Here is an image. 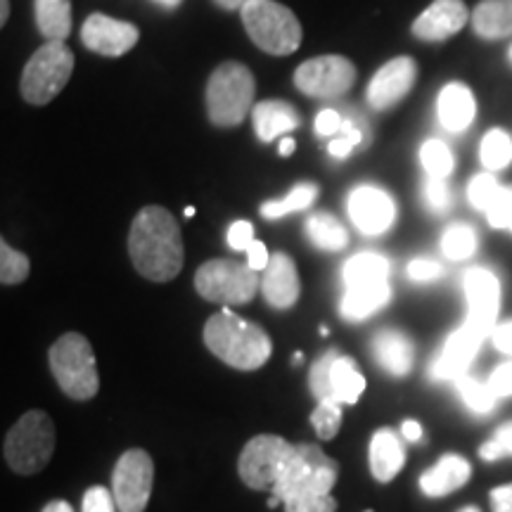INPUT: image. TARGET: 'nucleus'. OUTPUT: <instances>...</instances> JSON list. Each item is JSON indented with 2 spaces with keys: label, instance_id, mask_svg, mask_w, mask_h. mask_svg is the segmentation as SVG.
Masks as SVG:
<instances>
[{
  "label": "nucleus",
  "instance_id": "48",
  "mask_svg": "<svg viewBox=\"0 0 512 512\" xmlns=\"http://www.w3.org/2000/svg\"><path fill=\"white\" fill-rule=\"evenodd\" d=\"M247 264H249V268H254L256 273L266 271L268 264H271V256H268V249H266L264 242L254 240L252 245H249V249H247Z\"/></svg>",
  "mask_w": 512,
  "mask_h": 512
},
{
  "label": "nucleus",
  "instance_id": "12",
  "mask_svg": "<svg viewBox=\"0 0 512 512\" xmlns=\"http://www.w3.org/2000/svg\"><path fill=\"white\" fill-rule=\"evenodd\" d=\"M356 83V67L342 55H320L299 64L294 86L309 98H337Z\"/></svg>",
  "mask_w": 512,
  "mask_h": 512
},
{
  "label": "nucleus",
  "instance_id": "26",
  "mask_svg": "<svg viewBox=\"0 0 512 512\" xmlns=\"http://www.w3.org/2000/svg\"><path fill=\"white\" fill-rule=\"evenodd\" d=\"M389 299H392V287H389V283L347 287L342 299V316L349 320H363L380 311Z\"/></svg>",
  "mask_w": 512,
  "mask_h": 512
},
{
  "label": "nucleus",
  "instance_id": "42",
  "mask_svg": "<svg viewBox=\"0 0 512 512\" xmlns=\"http://www.w3.org/2000/svg\"><path fill=\"white\" fill-rule=\"evenodd\" d=\"M425 202H427V207H430L432 211H437V214L448 209V204H451V190H448L446 178H427Z\"/></svg>",
  "mask_w": 512,
  "mask_h": 512
},
{
  "label": "nucleus",
  "instance_id": "33",
  "mask_svg": "<svg viewBox=\"0 0 512 512\" xmlns=\"http://www.w3.org/2000/svg\"><path fill=\"white\" fill-rule=\"evenodd\" d=\"M479 157H482V164L489 171L505 169L512 162V140L508 133L501 131V128H494V131L486 133Z\"/></svg>",
  "mask_w": 512,
  "mask_h": 512
},
{
  "label": "nucleus",
  "instance_id": "3",
  "mask_svg": "<svg viewBox=\"0 0 512 512\" xmlns=\"http://www.w3.org/2000/svg\"><path fill=\"white\" fill-rule=\"evenodd\" d=\"M339 465L316 444H294L287 467L268 498V508L309 494H332Z\"/></svg>",
  "mask_w": 512,
  "mask_h": 512
},
{
  "label": "nucleus",
  "instance_id": "10",
  "mask_svg": "<svg viewBox=\"0 0 512 512\" xmlns=\"http://www.w3.org/2000/svg\"><path fill=\"white\" fill-rule=\"evenodd\" d=\"M294 444L278 437V434H259L252 437L242 448L238 460V475L249 489L271 491L283 477L287 460L292 456Z\"/></svg>",
  "mask_w": 512,
  "mask_h": 512
},
{
  "label": "nucleus",
  "instance_id": "7",
  "mask_svg": "<svg viewBox=\"0 0 512 512\" xmlns=\"http://www.w3.org/2000/svg\"><path fill=\"white\" fill-rule=\"evenodd\" d=\"M240 15L252 43L264 53L285 57L302 46V24L285 5L275 0H252Z\"/></svg>",
  "mask_w": 512,
  "mask_h": 512
},
{
  "label": "nucleus",
  "instance_id": "11",
  "mask_svg": "<svg viewBox=\"0 0 512 512\" xmlns=\"http://www.w3.org/2000/svg\"><path fill=\"white\" fill-rule=\"evenodd\" d=\"M155 484V463L143 448H131L112 472V494L119 512H145Z\"/></svg>",
  "mask_w": 512,
  "mask_h": 512
},
{
  "label": "nucleus",
  "instance_id": "13",
  "mask_svg": "<svg viewBox=\"0 0 512 512\" xmlns=\"http://www.w3.org/2000/svg\"><path fill=\"white\" fill-rule=\"evenodd\" d=\"M467 297V325L491 337L496 328L498 309H501V283L486 268H470L463 278Z\"/></svg>",
  "mask_w": 512,
  "mask_h": 512
},
{
  "label": "nucleus",
  "instance_id": "20",
  "mask_svg": "<svg viewBox=\"0 0 512 512\" xmlns=\"http://www.w3.org/2000/svg\"><path fill=\"white\" fill-rule=\"evenodd\" d=\"M472 477V465L467 463L458 453H446L439 458V463L422 472L420 489L422 494L430 498H441L453 494V491L463 489Z\"/></svg>",
  "mask_w": 512,
  "mask_h": 512
},
{
  "label": "nucleus",
  "instance_id": "18",
  "mask_svg": "<svg viewBox=\"0 0 512 512\" xmlns=\"http://www.w3.org/2000/svg\"><path fill=\"white\" fill-rule=\"evenodd\" d=\"M467 19H472L463 0H434L422 15L413 22V36L420 41H446L465 29Z\"/></svg>",
  "mask_w": 512,
  "mask_h": 512
},
{
  "label": "nucleus",
  "instance_id": "37",
  "mask_svg": "<svg viewBox=\"0 0 512 512\" xmlns=\"http://www.w3.org/2000/svg\"><path fill=\"white\" fill-rule=\"evenodd\" d=\"M31 264L29 256H24L17 249H12L8 242H0V283L3 285H19L29 278Z\"/></svg>",
  "mask_w": 512,
  "mask_h": 512
},
{
  "label": "nucleus",
  "instance_id": "43",
  "mask_svg": "<svg viewBox=\"0 0 512 512\" xmlns=\"http://www.w3.org/2000/svg\"><path fill=\"white\" fill-rule=\"evenodd\" d=\"M117 501L105 486H91L83 496V512H117Z\"/></svg>",
  "mask_w": 512,
  "mask_h": 512
},
{
  "label": "nucleus",
  "instance_id": "63",
  "mask_svg": "<svg viewBox=\"0 0 512 512\" xmlns=\"http://www.w3.org/2000/svg\"><path fill=\"white\" fill-rule=\"evenodd\" d=\"M510 57H512V48H510Z\"/></svg>",
  "mask_w": 512,
  "mask_h": 512
},
{
  "label": "nucleus",
  "instance_id": "52",
  "mask_svg": "<svg viewBox=\"0 0 512 512\" xmlns=\"http://www.w3.org/2000/svg\"><path fill=\"white\" fill-rule=\"evenodd\" d=\"M494 439L503 446L505 456H512V420L498 427L496 434H494Z\"/></svg>",
  "mask_w": 512,
  "mask_h": 512
},
{
  "label": "nucleus",
  "instance_id": "14",
  "mask_svg": "<svg viewBox=\"0 0 512 512\" xmlns=\"http://www.w3.org/2000/svg\"><path fill=\"white\" fill-rule=\"evenodd\" d=\"M418 79V64L411 57L401 55L389 60L384 67L377 69L373 81L368 83V105L377 112L392 110L394 105L413 91Z\"/></svg>",
  "mask_w": 512,
  "mask_h": 512
},
{
  "label": "nucleus",
  "instance_id": "21",
  "mask_svg": "<svg viewBox=\"0 0 512 512\" xmlns=\"http://www.w3.org/2000/svg\"><path fill=\"white\" fill-rule=\"evenodd\" d=\"M437 112L441 126H444L446 131H465V128L475 121L477 114L475 95H472V91L465 83H448V86L441 88L439 93Z\"/></svg>",
  "mask_w": 512,
  "mask_h": 512
},
{
  "label": "nucleus",
  "instance_id": "19",
  "mask_svg": "<svg viewBox=\"0 0 512 512\" xmlns=\"http://www.w3.org/2000/svg\"><path fill=\"white\" fill-rule=\"evenodd\" d=\"M299 292H302V285H299L297 264L285 252L271 256V264L261 278V294L266 302L273 309H292L297 304Z\"/></svg>",
  "mask_w": 512,
  "mask_h": 512
},
{
  "label": "nucleus",
  "instance_id": "56",
  "mask_svg": "<svg viewBox=\"0 0 512 512\" xmlns=\"http://www.w3.org/2000/svg\"><path fill=\"white\" fill-rule=\"evenodd\" d=\"M216 5H221L223 10H242L247 3H252V0H214Z\"/></svg>",
  "mask_w": 512,
  "mask_h": 512
},
{
  "label": "nucleus",
  "instance_id": "15",
  "mask_svg": "<svg viewBox=\"0 0 512 512\" xmlns=\"http://www.w3.org/2000/svg\"><path fill=\"white\" fill-rule=\"evenodd\" d=\"M140 31L136 24L121 22L110 15L95 12L83 22L81 29V43L93 53L105 57H119L126 55L128 50L138 43Z\"/></svg>",
  "mask_w": 512,
  "mask_h": 512
},
{
  "label": "nucleus",
  "instance_id": "39",
  "mask_svg": "<svg viewBox=\"0 0 512 512\" xmlns=\"http://www.w3.org/2000/svg\"><path fill=\"white\" fill-rule=\"evenodd\" d=\"M337 351H325L323 356L313 363L311 368V392L318 396V401L330 399V368L335 363Z\"/></svg>",
  "mask_w": 512,
  "mask_h": 512
},
{
  "label": "nucleus",
  "instance_id": "5",
  "mask_svg": "<svg viewBox=\"0 0 512 512\" xmlns=\"http://www.w3.org/2000/svg\"><path fill=\"white\" fill-rule=\"evenodd\" d=\"M48 363L57 384L69 399L88 401L98 394L100 375L91 342L79 332L62 335L48 351Z\"/></svg>",
  "mask_w": 512,
  "mask_h": 512
},
{
  "label": "nucleus",
  "instance_id": "50",
  "mask_svg": "<svg viewBox=\"0 0 512 512\" xmlns=\"http://www.w3.org/2000/svg\"><path fill=\"white\" fill-rule=\"evenodd\" d=\"M489 498H491V510L494 512H512V484L496 486Z\"/></svg>",
  "mask_w": 512,
  "mask_h": 512
},
{
  "label": "nucleus",
  "instance_id": "64",
  "mask_svg": "<svg viewBox=\"0 0 512 512\" xmlns=\"http://www.w3.org/2000/svg\"><path fill=\"white\" fill-rule=\"evenodd\" d=\"M366 512H373V510H366Z\"/></svg>",
  "mask_w": 512,
  "mask_h": 512
},
{
  "label": "nucleus",
  "instance_id": "1",
  "mask_svg": "<svg viewBox=\"0 0 512 512\" xmlns=\"http://www.w3.org/2000/svg\"><path fill=\"white\" fill-rule=\"evenodd\" d=\"M128 254L133 266L152 283H169L183 268V235L169 209L143 207L131 223Z\"/></svg>",
  "mask_w": 512,
  "mask_h": 512
},
{
  "label": "nucleus",
  "instance_id": "17",
  "mask_svg": "<svg viewBox=\"0 0 512 512\" xmlns=\"http://www.w3.org/2000/svg\"><path fill=\"white\" fill-rule=\"evenodd\" d=\"M484 335L479 330L472 328V325H463V328H458L453 332L451 337L446 339L444 349L439 351L437 361H434L432 366V377L437 382H446V380H453L456 382L458 377L467 375V368L472 366V361H475L479 347H482L484 342Z\"/></svg>",
  "mask_w": 512,
  "mask_h": 512
},
{
  "label": "nucleus",
  "instance_id": "40",
  "mask_svg": "<svg viewBox=\"0 0 512 512\" xmlns=\"http://www.w3.org/2000/svg\"><path fill=\"white\" fill-rule=\"evenodd\" d=\"M285 512H337V501L332 494H309L285 501Z\"/></svg>",
  "mask_w": 512,
  "mask_h": 512
},
{
  "label": "nucleus",
  "instance_id": "4",
  "mask_svg": "<svg viewBox=\"0 0 512 512\" xmlns=\"http://www.w3.org/2000/svg\"><path fill=\"white\" fill-rule=\"evenodd\" d=\"M254 93L256 81L245 64L240 62H223L209 76L207 93V114L211 124L230 128L240 126L249 112L254 110Z\"/></svg>",
  "mask_w": 512,
  "mask_h": 512
},
{
  "label": "nucleus",
  "instance_id": "27",
  "mask_svg": "<svg viewBox=\"0 0 512 512\" xmlns=\"http://www.w3.org/2000/svg\"><path fill=\"white\" fill-rule=\"evenodd\" d=\"M366 389V377L361 375L356 361L349 356H337L330 368V399L342 406H354Z\"/></svg>",
  "mask_w": 512,
  "mask_h": 512
},
{
  "label": "nucleus",
  "instance_id": "47",
  "mask_svg": "<svg viewBox=\"0 0 512 512\" xmlns=\"http://www.w3.org/2000/svg\"><path fill=\"white\" fill-rule=\"evenodd\" d=\"M342 124H344V119L339 117V114L335 112V110H323L316 117V131H318V136H325V138H332V136H337L339 131H342Z\"/></svg>",
  "mask_w": 512,
  "mask_h": 512
},
{
  "label": "nucleus",
  "instance_id": "53",
  "mask_svg": "<svg viewBox=\"0 0 512 512\" xmlns=\"http://www.w3.org/2000/svg\"><path fill=\"white\" fill-rule=\"evenodd\" d=\"M479 456H482V460H489V463H494V460L505 456V451L496 439H491V441H486L482 448H479Z\"/></svg>",
  "mask_w": 512,
  "mask_h": 512
},
{
  "label": "nucleus",
  "instance_id": "23",
  "mask_svg": "<svg viewBox=\"0 0 512 512\" xmlns=\"http://www.w3.org/2000/svg\"><path fill=\"white\" fill-rule=\"evenodd\" d=\"M254 131L264 143H271L287 131H294L299 126L297 107L285 100H264L252 110Z\"/></svg>",
  "mask_w": 512,
  "mask_h": 512
},
{
  "label": "nucleus",
  "instance_id": "29",
  "mask_svg": "<svg viewBox=\"0 0 512 512\" xmlns=\"http://www.w3.org/2000/svg\"><path fill=\"white\" fill-rule=\"evenodd\" d=\"M389 273H392L389 259L375 252H363L347 261V266H344V283H347V287L380 285L389 283Z\"/></svg>",
  "mask_w": 512,
  "mask_h": 512
},
{
  "label": "nucleus",
  "instance_id": "25",
  "mask_svg": "<svg viewBox=\"0 0 512 512\" xmlns=\"http://www.w3.org/2000/svg\"><path fill=\"white\" fill-rule=\"evenodd\" d=\"M472 29L484 41L512 36V0H482L472 12Z\"/></svg>",
  "mask_w": 512,
  "mask_h": 512
},
{
  "label": "nucleus",
  "instance_id": "8",
  "mask_svg": "<svg viewBox=\"0 0 512 512\" xmlns=\"http://www.w3.org/2000/svg\"><path fill=\"white\" fill-rule=\"evenodd\" d=\"M74 72V53L62 41H46L31 55L22 74V98L29 105H48L62 88L67 86Z\"/></svg>",
  "mask_w": 512,
  "mask_h": 512
},
{
  "label": "nucleus",
  "instance_id": "36",
  "mask_svg": "<svg viewBox=\"0 0 512 512\" xmlns=\"http://www.w3.org/2000/svg\"><path fill=\"white\" fill-rule=\"evenodd\" d=\"M311 425L320 439H335L339 434V427H342V403L335 399L318 401L316 411L311 413Z\"/></svg>",
  "mask_w": 512,
  "mask_h": 512
},
{
  "label": "nucleus",
  "instance_id": "6",
  "mask_svg": "<svg viewBox=\"0 0 512 512\" xmlns=\"http://www.w3.org/2000/svg\"><path fill=\"white\" fill-rule=\"evenodd\" d=\"M55 451V425L48 413L29 411L10 427L3 453L17 475H38L46 470Z\"/></svg>",
  "mask_w": 512,
  "mask_h": 512
},
{
  "label": "nucleus",
  "instance_id": "31",
  "mask_svg": "<svg viewBox=\"0 0 512 512\" xmlns=\"http://www.w3.org/2000/svg\"><path fill=\"white\" fill-rule=\"evenodd\" d=\"M318 197V185L316 183H302L297 188H292L283 200H271L261 204V216L264 219H283V216L292 214V211H302L311 207L313 200Z\"/></svg>",
  "mask_w": 512,
  "mask_h": 512
},
{
  "label": "nucleus",
  "instance_id": "41",
  "mask_svg": "<svg viewBox=\"0 0 512 512\" xmlns=\"http://www.w3.org/2000/svg\"><path fill=\"white\" fill-rule=\"evenodd\" d=\"M486 219H489V223L494 228H498V230L508 228L512 233V185H508V188H501L494 204H491L489 211H486Z\"/></svg>",
  "mask_w": 512,
  "mask_h": 512
},
{
  "label": "nucleus",
  "instance_id": "45",
  "mask_svg": "<svg viewBox=\"0 0 512 512\" xmlns=\"http://www.w3.org/2000/svg\"><path fill=\"white\" fill-rule=\"evenodd\" d=\"M254 242V228L249 221H235L228 230V245L235 252H247L249 245Z\"/></svg>",
  "mask_w": 512,
  "mask_h": 512
},
{
  "label": "nucleus",
  "instance_id": "24",
  "mask_svg": "<svg viewBox=\"0 0 512 512\" xmlns=\"http://www.w3.org/2000/svg\"><path fill=\"white\" fill-rule=\"evenodd\" d=\"M406 465V451H403L401 439L392 430H377L370 439V472L377 482L387 484L399 475L401 467Z\"/></svg>",
  "mask_w": 512,
  "mask_h": 512
},
{
  "label": "nucleus",
  "instance_id": "62",
  "mask_svg": "<svg viewBox=\"0 0 512 512\" xmlns=\"http://www.w3.org/2000/svg\"><path fill=\"white\" fill-rule=\"evenodd\" d=\"M458 512H479V508H475V505H467V508L458 510Z\"/></svg>",
  "mask_w": 512,
  "mask_h": 512
},
{
  "label": "nucleus",
  "instance_id": "16",
  "mask_svg": "<svg viewBox=\"0 0 512 512\" xmlns=\"http://www.w3.org/2000/svg\"><path fill=\"white\" fill-rule=\"evenodd\" d=\"M349 216L363 235H382L392 228L396 207L387 192L375 185H361L349 195Z\"/></svg>",
  "mask_w": 512,
  "mask_h": 512
},
{
  "label": "nucleus",
  "instance_id": "46",
  "mask_svg": "<svg viewBox=\"0 0 512 512\" xmlns=\"http://www.w3.org/2000/svg\"><path fill=\"white\" fill-rule=\"evenodd\" d=\"M489 387L498 399H503V396H512V361L503 363V366H498L494 373H491Z\"/></svg>",
  "mask_w": 512,
  "mask_h": 512
},
{
  "label": "nucleus",
  "instance_id": "22",
  "mask_svg": "<svg viewBox=\"0 0 512 512\" xmlns=\"http://www.w3.org/2000/svg\"><path fill=\"white\" fill-rule=\"evenodd\" d=\"M373 354L377 363L394 377H406L413 370V342L399 330H380L373 337Z\"/></svg>",
  "mask_w": 512,
  "mask_h": 512
},
{
  "label": "nucleus",
  "instance_id": "51",
  "mask_svg": "<svg viewBox=\"0 0 512 512\" xmlns=\"http://www.w3.org/2000/svg\"><path fill=\"white\" fill-rule=\"evenodd\" d=\"M351 150H354V143H349L347 138H332L328 145V152L337 159H347L351 155Z\"/></svg>",
  "mask_w": 512,
  "mask_h": 512
},
{
  "label": "nucleus",
  "instance_id": "2",
  "mask_svg": "<svg viewBox=\"0 0 512 512\" xmlns=\"http://www.w3.org/2000/svg\"><path fill=\"white\" fill-rule=\"evenodd\" d=\"M204 344L219 361L238 370H259L271 358L273 344L264 328L235 316L230 309L214 313L204 325Z\"/></svg>",
  "mask_w": 512,
  "mask_h": 512
},
{
  "label": "nucleus",
  "instance_id": "61",
  "mask_svg": "<svg viewBox=\"0 0 512 512\" xmlns=\"http://www.w3.org/2000/svg\"><path fill=\"white\" fill-rule=\"evenodd\" d=\"M185 216L192 219V216H195V207H185Z\"/></svg>",
  "mask_w": 512,
  "mask_h": 512
},
{
  "label": "nucleus",
  "instance_id": "9",
  "mask_svg": "<svg viewBox=\"0 0 512 512\" xmlns=\"http://www.w3.org/2000/svg\"><path fill=\"white\" fill-rule=\"evenodd\" d=\"M261 287L259 275L249 264L230 259H211L195 273V290L214 304H249Z\"/></svg>",
  "mask_w": 512,
  "mask_h": 512
},
{
  "label": "nucleus",
  "instance_id": "59",
  "mask_svg": "<svg viewBox=\"0 0 512 512\" xmlns=\"http://www.w3.org/2000/svg\"><path fill=\"white\" fill-rule=\"evenodd\" d=\"M10 17V0H0V24L8 22Z\"/></svg>",
  "mask_w": 512,
  "mask_h": 512
},
{
  "label": "nucleus",
  "instance_id": "35",
  "mask_svg": "<svg viewBox=\"0 0 512 512\" xmlns=\"http://www.w3.org/2000/svg\"><path fill=\"white\" fill-rule=\"evenodd\" d=\"M420 162L425 166L427 178H448L453 174V155L446 143L432 138L420 147Z\"/></svg>",
  "mask_w": 512,
  "mask_h": 512
},
{
  "label": "nucleus",
  "instance_id": "49",
  "mask_svg": "<svg viewBox=\"0 0 512 512\" xmlns=\"http://www.w3.org/2000/svg\"><path fill=\"white\" fill-rule=\"evenodd\" d=\"M491 339H494V347L501 351V354L512 358V320H508V323H498L494 332H491Z\"/></svg>",
  "mask_w": 512,
  "mask_h": 512
},
{
  "label": "nucleus",
  "instance_id": "55",
  "mask_svg": "<svg viewBox=\"0 0 512 512\" xmlns=\"http://www.w3.org/2000/svg\"><path fill=\"white\" fill-rule=\"evenodd\" d=\"M339 133H342V138H347L349 143H354V147H356L358 143H361V138H363V133L358 131V126H356V124H351L349 119H344L342 131H339Z\"/></svg>",
  "mask_w": 512,
  "mask_h": 512
},
{
  "label": "nucleus",
  "instance_id": "38",
  "mask_svg": "<svg viewBox=\"0 0 512 512\" xmlns=\"http://www.w3.org/2000/svg\"><path fill=\"white\" fill-rule=\"evenodd\" d=\"M498 192H501V185H498L496 176L491 174H479L470 181V185H467V200H470V204L479 211H489L491 204H494V200L498 197Z\"/></svg>",
  "mask_w": 512,
  "mask_h": 512
},
{
  "label": "nucleus",
  "instance_id": "28",
  "mask_svg": "<svg viewBox=\"0 0 512 512\" xmlns=\"http://www.w3.org/2000/svg\"><path fill=\"white\" fill-rule=\"evenodd\" d=\"M36 27L46 41H67L72 34V0H34Z\"/></svg>",
  "mask_w": 512,
  "mask_h": 512
},
{
  "label": "nucleus",
  "instance_id": "32",
  "mask_svg": "<svg viewBox=\"0 0 512 512\" xmlns=\"http://www.w3.org/2000/svg\"><path fill=\"white\" fill-rule=\"evenodd\" d=\"M441 252L451 261H465L477 252V235L475 230L465 223H453L441 238Z\"/></svg>",
  "mask_w": 512,
  "mask_h": 512
},
{
  "label": "nucleus",
  "instance_id": "44",
  "mask_svg": "<svg viewBox=\"0 0 512 512\" xmlns=\"http://www.w3.org/2000/svg\"><path fill=\"white\" fill-rule=\"evenodd\" d=\"M441 266L432 259H413L408 264V278L415 280V283H432V280L441 278Z\"/></svg>",
  "mask_w": 512,
  "mask_h": 512
},
{
  "label": "nucleus",
  "instance_id": "54",
  "mask_svg": "<svg viewBox=\"0 0 512 512\" xmlns=\"http://www.w3.org/2000/svg\"><path fill=\"white\" fill-rule=\"evenodd\" d=\"M401 434H403V439L411 441V444H418V441L422 439V425L418 420H406L401 425Z\"/></svg>",
  "mask_w": 512,
  "mask_h": 512
},
{
  "label": "nucleus",
  "instance_id": "34",
  "mask_svg": "<svg viewBox=\"0 0 512 512\" xmlns=\"http://www.w3.org/2000/svg\"><path fill=\"white\" fill-rule=\"evenodd\" d=\"M456 387H458V394L463 396L465 406L470 408V411H475V413L494 411L498 396L491 392L489 382H479V380H475V377L463 375L456 380Z\"/></svg>",
  "mask_w": 512,
  "mask_h": 512
},
{
  "label": "nucleus",
  "instance_id": "57",
  "mask_svg": "<svg viewBox=\"0 0 512 512\" xmlns=\"http://www.w3.org/2000/svg\"><path fill=\"white\" fill-rule=\"evenodd\" d=\"M41 512H74V510L67 501H53V503H48Z\"/></svg>",
  "mask_w": 512,
  "mask_h": 512
},
{
  "label": "nucleus",
  "instance_id": "60",
  "mask_svg": "<svg viewBox=\"0 0 512 512\" xmlns=\"http://www.w3.org/2000/svg\"><path fill=\"white\" fill-rule=\"evenodd\" d=\"M155 3L164 5V8H176V5H181V0H155Z\"/></svg>",
  "mask_w": 512,
  "mask_h": 512
},
{
  "label": "nucleus",
  "instance_id": "30",
  "mask_svg": "<svg viewBox=\"0 0 512 512\" xmlns=\"http://www.w3.org/2000/svg\"><path fill=\"white\" fill-rule=\"evenodd\" d=\"M306 233H309L313 245L323 249V252H339L349 242L347 228L330 214H313L306 221Z\"/></svg>",
  "mask_w": 512,
  "mask_h": 512
},
{
  "label": "nucleus",
  "instance_id": "58",
  "mask_svg": "<svg viewBox=\"0 0 512 512\" xmlns=\"http://www.w3.org/2000/svg\"><path fill=\"white\" fill-rule=\"evenodd\" d=\"M294 150H297V143H294L292 138H283V140H280V155L290 157Z\"/></svg>",
  "mask_w": 512,
  "mask_h": 512
}]
</instances>
